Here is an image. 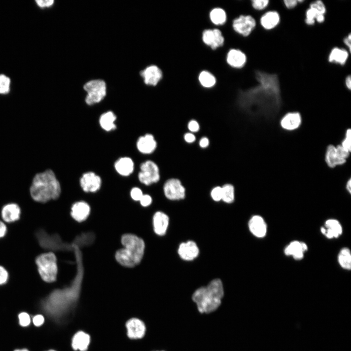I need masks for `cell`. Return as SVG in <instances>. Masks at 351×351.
Wrapping results in <instances>:
<instances>
[{
	"label": "cell",
	"instance_id": "8fae6325",
	"mask_svg": "<svg viewBox=\"0 0 351 351\" xmlns=\"http://www.w3.org/2000/svg\"><path fill=\"white\" fill-rule=\"evenodd\" d=\"M201 38L204 44L214 50L222 46L224 42L222 33L216 26L214 28L203 30Z\"/></svg>",
	"mask_w": 351,
	"mask_h": 351
},
{
	"label": "cell",
	"instance_id": "ba28073f",
	"mask_svg": "<svg viewBox=\"0 0 351 351\" xmlns=\"http://www.w3.org/2000/svg\"><path fill=\"white\" fill-rule=\"evenodd\" d=\"M256 26V21L251 14L240 15L232 22L234 31L240 36L247 38L254 32Z\"/></svg>",
	"mask_w": 351,
	"mask_h": 351
},
{
	"label": "cell",
	"instance_id": "484cf974",
	"mask_svg": "<svg viewBox=\"0 0 351 351\" xmlns=\"http://www.w3.org/2000/svg\"><path fill=\"white\" fill-rule=\"evenodd\" d=\"M114 166L116 171L120 175L128 176L134 171V163L129 157H122L116 161Z\"/></svg>",
	"mask_w": 351,
	"mask_h": 351
},
{
	"label": "cell",
	"instance_id": "ffe728a7",
	"mask_svg": "<svg viewBox=\"0 0 351 351\" xmlns=\"http://www.w3.org/2000/svg\"><path fill=\"white\" fill-rule=\"evenodd\" d=\"M249 228L252 234L257 237H263L267 233L266 224L259 215H254L250 219Z\"/></svg>",
	"mask_w": 351,
	"mask_h": 351
},
{
	"label": "cell",
	"instance_id": "816d5d0a",
	"mask_svg": "<svg viewBox=\"0 0 351 351\" xmlns=\"http://www.w3.org/2000/svg\"><path fill=\"white\" fill-rule=\"evenodd\" d=\"M343 43L348 48V51L351 52V34L349 33L343 39Z\"/></svg>",
	"mask_w": 351,
	"mask_h": 351
},
{
	"label": "cell",
	"instance_id": "7c38bea8",
	"mask_svg": "<svg viewBox=\"0 0 351 351\" xmlns=\"http://www.w3.org/2000/svg\"><path fill=\"white\" fill-rule=\"evenodd\" d=\"M21 213L20 205L10 202L2 206L0 211V219L6 224L15 223L20 220Z\"/></svg>",
	"mask_w": 351,
	"mask_h": 351
},
{
	"label": "cell",
	"instance_id": "4fadbf2b",
	"mask_svg": "<svg viewBox=\"0 0 351 351\" xmlns=\"http://www.w3.org/2000/svg\"><path fill=\"white\" fill-rule=\"evenodd\" d=\"M79 183L84 192L94 193L100 188L101 179L95 173L88 172L82 175L80 178Z\"/></svg>",
	"mask_w": 351,
	"mask_h": 351
},
{
	"label": "cell",
	"instance_id": "d4e9b609",
	"mask_svg": "<svg viewBox=\"0 0 351 351\" xmlns=\"http://www.w3.org/2000/svg\"><path fill=\"white\" fill-rule=\"evenodd\" d=\"M169 217L161 212H157L153 217L154 231L159 235L165 234L169 224Z\"/></svg>",
	"mask_w": 351,
	"mask_h": 351
},
{
	"label": "cell",
	"instance_id": "9a60e30c",
	"mask_svg": "<svg viewBox=\"0 0 351 351\" xmlns=\"http://www.w3.org/2000/svg\"><path fill=\"white\" fill-rule=\"evenodd\" d=\"M227 63L232 68L241 69L247 61L246 54L239 49L231 48L227 52L226 57Z\"/></svg>",
	"mask_w": 351,
	"mask_h": 351
},
{
	"label": "cell",
	"instance_id": "f546056e",
	"mask_svg": "<svg viewBox=\"0 0 351 351\" xmlns=\"http://www.w3.org/2000/svg\"><path fill=\"white\" fill-rule=\"evenodd\" d=\"M209 17L212 23L216 26L223 25L227 20L226 12L220 7L213 8L209 12Z\"/></svg>",
	"mask_w": 351,
	"mask_h": 351
},
{
	"label": "cell",
	"instance_id": "f1b7e54d",
	"mask_svg": "<svg viewBox=\"0 0 351 351\" xmlns=\"http://www.w3.org/2000/svg\"><path fill=\"white\" fill-rule=\"evenodd\" d=\"M116 118L117 117L113 112L108 111L100 116L99 119V125L106 131L114 130L117 127L115 123Z\"/></svg>",
	"mask_w": 351,
	"mask_h": 351
},
{
	"label": "cell",
	"instance_id": "4dcf8cb0",
	"mask_svg": "<svg viewBox=\"0 0 351 351\" xmlns=\"http://www.w3.org/2000/svg\"><path fill=\"white\" fill-rule=\"evenodd\" d=\"M198 80L201 86L205 88H212L216 83L215 77L211 73L206 70H202L199 73Z\"/></svg>",
	"mask_w": 351,
	"mask_h": 351
},
{
	"label": "cell",
	"instance_id": "5bb4252c",
	"mask_svg": "<svg viewBox=\"0 0 351 351\" xmlns=\"http://www.w3.org/2000/svg\"><path fill=\"white\" fill-rule=\"evenodd\" d=\"M140 75L146 85L154 87L158 84L163 76L161 69L155 64L146 67L140 72Z\"/></svg>",
	"mask_w": 351,
	"mask_h": 351
},
{
	"label": "cell",
	"instance_id": "7bdbcfd3",
	"mask_svg": "<svg viewBox=\"0 0 351 351\" xmlns=\"http://www.w3.org/2000/svg\"><path fill=\"white\" fill-rule=\"evenodd\" d=\"M130 195L133 200L139 201L143 194L140 188L134 187L131 190Z\"/></svg>",
	"mask_w": 351,
	"mask_h": 351
},
{
	"label": "cell",
	"instance_id": "9f6ffc18",
	"mask_svg": "<svg viewBox=\"0 0 351 351\" xmlns=\"http://www.w3.org/2000/svg\"><path fill=\"white\" fill-rule=\"evenodd\" d=\"M46 351H56V350H53V349H50V350H48Z\"/></svg>",
	"mask_w": 351,
	"mask_h": 351
},
{
	"label": "cell",
	"instance_id": "7402d4cb",
	"mask_svg": "<svg viewBox=\"0 0 351 351\" xmlns=\"http://www.w3.org/2000/svg\"><path fill=\"white\" fill-rule=\"evenodd\" d=\"M280 21V16L277 11L272 10L264 13L260 18L261 26L265 30H270L276 27Z\"/></svg>",
	"mask_w": 351,
	"mask_h": 351
},
{
	"label": "cell",
	"instance_id": "ee69618b",
	"mask_svg": "<svg viewBox=\"0 0 351 351\" xmlns=\"http://www.w3.org/2000/svg\"><path fill=\"white\" fill-rule=\"evenodd\" d=\"M32 318L33 324L36 327L41 326L45 322V317L42 314H37Z\"/></svg>",
	"mask_w": 351,
	"mask_h": 351
},
{
	"label": "cell",
	"instance_id": "f35d334b",
	"mask_svg": "<svg viewBox=\"0 0 351 351\" xmlns=\"http://www.w3.org/2000/svg\"><path fill=\"white\" fill-rule=\"evenodd\" d=\"M269 0H252L250 4L255 10L260 11L265 9L269 5Z\"/></svg>",
	"mask_w": 351,
	"mask_h": 351
},
{
	"label": "cell",
	"instance_id": "44dd1931",
	"mask_svg": "<svg viewBox=\"0 0 351 351\" xmlns=\"http://www.w3.org/2000/svg\"><path fill=\"white\" fill-rule=\"evenodd\" d=\"M90 207L86 202L80 201L75 203L71 207V214L76 221L82 222L88 216Z\"/></svg>",
	"mask_w": 351,
	"mask_h": 351
},
{
	"label": "cell",
	"instance_id": "60d3db41",
	"mask_svg": "<svg viewBox=\"0 0 351 351\" xmlns=\"http://www.w3.org/2000/svg\"><path fill=\"white\" fill-rule=\"evenodd\" d=\"M9 273L2 266L0 265V286L7 283L9 279Z\"/></svg>",
	"mask_w": 351,
	"mask_h": 351
},
{
	"label": "cell",
	"instance_id": "603a6c76",
	"mask_svg": "<svg viewBox=\"0 0 351 351\" xmlns=\"http://www.w3.org/2000/svg\"><path fill=\"white\" fill-rule=\"evenodd\" d=\"M307 249V246L305 243L293 241L285 248L284 253L286 255L292 256L295 260H300L303 257L304 253Z\"/></svg>",
	"mask_w": 351,
	"mask_h": 351
},
{
	"label": "cell",
	"instance_id": "836d02e7",
	"mask_svg": "<svg viewBox=\"0 0 351 351\" xmlns=\"http://www.w3.org/2000/svg\"><path fill=\"white\" fill-rule=\"evenodd\" d=\"M11 80L7 76L0 75V94H6L9 92Z\"/></svg>",
	"mask_w": 351,
	"mask_h": 351
},
{
	"label": "cell",
	"instance_id": "83f0119b",
	"mask_svg": "<svg viewBox=\"0 0 351 351\" xmlns=\"http://www.w3.org/2000/svg\"><path fill=\"white\" fill-rule=\"evenodd\" d=\"M349 53L348 50L344 48L335 47L329 53L328 61L331 63L344 65L348 59Z\"/></svg>",
	"mask_w": 351,
	"mask_h": 351
},
{
	"label": "cell",
	"instance_id": "c3c4849f",
	"mask_svg": "<svg viewBox=\"0 0 351 351\" xmlns=\"http://www.w3.org/2000/svg\"><path fill=\"white\" fill-rule=\"evenodd\" d=\"M7 232V224L0 219V239L4 237Z\"/></svg>",
	"mask_w": 351,
	"mask_h": 351
},
{
	"label": "cell",
	"instance_id": "1f68e13d",
	"mask_svg": "<svg viewBox=\"0 0 351 351\" xmlns=\"http://www.w3.org/2000/svg\"><path fill=\"white\" fill-rule=\"evenodd\" d=\"M338 261L340 266L346 270L351 268V255L350 250L347 248H343L338 255Z\"/></svg>",
	"mask_w": 351,
	"mask_h": 351
},
{
	"label": "cell",
	"instance_id": "11a10c76",
	"mask_svg": "<svg viewBox=\"0 0 351 351\" xmlns=\"http://www.w3.org/2000/svg\"><path fill=\"white\" fill-rule=\"evenodd\" d=\"M14 351H29V350L27 349L23 348L21 349H16Z\"/></svg>",
	"mask_w": 351,
	"mask_h": 351
},
{
	"label": "cell",
	"instance_id": "5b68a950",
	"mask_svg": "<svg viewBox=\"0 0 351 351\" xmlns=\"http://www.w3.org/2000/svg\"><path fill=\"white\" fill-rule=\"evenodd\" d=\"M38 273L43 281L51 284L57 279L58 268L57 257L51 251L42 253L35 259Z\"/></svg>",
	"mask_w": 351,
	"mask_h": 351
},
{
	"label": "cell",
	"instance_id": "d6a6232c",
	"mask_svg": "<svg viewBox=\"0 0 351 351\" xmlns=\"http://www.w3.org/2000/svg\"><path fill=\"white\" fill-rule=\"evenodd\" d=\"M222 187V200L225 203H231L234 200V187L229 183H225Z\"/></svg>",
	"mask_w": 351,
	"mask_h": 351
},
{
	"label": "cell",
	"instance_id": "cb8c5ba5",
	"mask_svg": "<svg viewBox=\"0 0 351 351\" xmlns=\"http://www.w3.org/2000/svg\"><path fill=\"white\" fill-rule=\"evenodd\" d=\"M321 233L328 238L338 237L342 233V228L338 221L334 219L326 221L325 228H321Z\"/></svg>",
	"mask_w": 351,
	"mask_h": 351
},
{
	"label": "cell",
	"instance_id": "ab89813d",
	"mask_svg": "<svg viewBox=\"0 0 351 351\" xmlns=\"http://www.w3.org/2000/svg\"><path fill=\"white\" fill-rule=\"evenodd\" d=\"M212 198L215 201L218 202L222 200V190L221 186H216L211 190L210 193Z\"/></svg>",
	"mask_w": 351,
	"mask_h": 351
},
{
	"label": "cell",
	"instance_id": "d6986e66",
	"mask_svg": "<svg viewBox=\"0 0 351 351\" xmlns=\"http://www.w3.org/2000/svg\"><path fill=\"white\" fill-rule=\"evenodd\" d=\"M178 254L185 260H192L198 255L199 249L195 242L188 241L179 245Z\"/></svg>",
	"mask_w": 351,
	"mask_h": 351
},
{
	"label": "cell",
	"instance_id": "2e32d148",
	"mask_svg": "<svg viewBox=\"0 0 351 351\" xmlns=\"http://www.w3.org/2000/svg\"><path fill=\"white\" fill-rule=\"evenodd\" d=\"M127 333L131 339L142 338L145 333L146 327L140 319L133 318L129 319L126 323Z\"/></svg>",
	"mask_w": 351,
	"mask_h": 351
},
{
	"label": "cell",
	"instance_id": "4316f807",
	"mask_svg": "<svg viewBox=\"0 0 351 351\" xmlns=\"http://www.w3.org/2000/svg\"><path fill=\"white\" fill-rule=\"evenodd\" d=\"M90 343L89 334L82 332H77L72 339V347L75 350L86 351Z\"/></svg>",
	"mask_w": 351,
	"mask_h": 351
},
{
	"label": "cell",
	"instance_id": "e575fe53",
	"mask_svg": "<svg viewBox=\"0 0 351 351\" xmlns=\"http://www.w3.org/2000/svg\"><path fill=\"white\" fill-rule=\"evenodd\" d=\"M319 15L314 9L308 8L306 11L305 22L308 25H312L315 22V19Z\"/></svg>",
	"mask_w": 351,
	"mask_h": 351
},
{
	"label": "cell",
	"instance_id": "f907efd6",
	"mask_svg": "<svg viewBox=\"0 0 351 351\" xmlns=\"http://www.w3.org/2000/svg\"><path fill=\"white\" fill-rule=\"evenodd\" d=\"M283 2L285 7L288 9L294 8L298 3V0H285Z\"/></svg>",
	"mask_w": 351,
	"mask_h": 351
},
{
	"label": "cell",
	"instance_id": "30bf717a",
	"mask_svg": "<svg viewBox=\"0 0 351 351\" xmlns=\"http://www.w3.org/2000/svg\"><path fill=\"white\" fill-rule=\"evenodd\" d=\"M163 192L167 198L178 200L185 198L186 189L181 180L176 177L168 179L163 185Z\"/></svg>",
	"mask_w": 351,
	"mask_h": 351
},
{
	"label": "cell",
	"instance_id": "7dc6e473",
	"mask_svg": "<svg viewBox=\"0 0 351 351\" xmlns=\"http://www.w3.org/2000/svg\"><path fill=\"white\" fill-rule=\"evenodd\" d=\"M36 2L39 7L44 8L52 6L54 1L53 0H36Z\"/></svg>",
	"mask_w": 351,
	"mask_h": 351
},
{
	"label": "cell",
	"instance_id": "d590c367",
	"mask_svg": "<svg viewBox=\"0 0 351 351\" xmlns=\"http://www.w3.org/2000/svg\"><path fill=\"white\" fill-rule=\"evenodd\" d=\"M309 7L314 9L319 15H325L326 12V6L321 0H317L311 2Z\"/></svg>",
	"mask_w": 351,
	"mask_h": 351
},
{
	"label": "cell",
	"instance_id": "9c48e42d",
	"mask_svg": "<svg viewBox=\"0 0 351 351\" xmlns=\"http://www.w3.org/2000/svg\"><path fill=\"white\" fill-rule=\"evenodd\" d=\"M350 153L343 149L340 144L336 146L331 144L326 149L325 160L328 167L335 168L345 164Z\"/></svg>",
	"mask_w": 351,
	"mask_h": 351
},
{
	"label": "cell",
	"instance_id": "8d00e7d4",
	"mask_svg": "<svg viewBox=\"0 0 351 351\" xmlns=\"http://www.w3.org/2000/svg\"><path fill=\"white\" fill-rule=\"evenodd\" d=\"M19 324L22 327H27L31 323V317L29 313L22 312L19 313L18 315Z\"/></svg>",
	"mask_w": 351,
	"mask_h": 351
},
{
	"label": "cell",
	"instance_id": "f5cc1de1",
	"mask_svg": "<svg viewBox=\"0 0 351 351\" xmlns=\"http://www.w3.org/2000/svg\"><path fill=\"white\" fill-rule=\"evenodd\" d=\"M345 84L347 89L350 90L351 89V77L350 75L346 77L345 80Z\"/></svg>",
	"mask_w": 351,
	"mask_h": 351
},
{
	"label": "cell",
	"instance_id": "74e56055",
	"mask_svg": "<svg viewBox=\"0 0 351 351\" xmlns=\"http://www.w3.org/2000/svg\"><path fill=\"white\" fill-rule=\"evenodd\" d=\"M341 146L345 150L349 152L351 151V129H348L345 134V137L343 139Z\"/></svg>",
	"mask_w": 351,
	"mask_h": 351
},
{
	"label": "cell",
	"instance_id": "681fc988",
	"mask_svg": "<svg viewBox=\"0 0 351 351\" xmlns=\"http://www.w3.org/2000/svg\"><path fill=\"white\" fill-rule=\"evenodd\" d=\"M209 144L210 140L206 136L202 137L198 142L199 147L202 149L207 148L209 146Z\"/></svg>",
	"mask_w": 351,
	"mask_h": 351
},
{
	"label": "cell",
	"instance_id": "277c9868",
	"mask_svg": "<svg viewBox=\"0 0 351 351\" xmlns=\"http://www.w3.org/2000/svg\"><path fill=\"white\" fill-rule=\"evenodd\" d=\"M121 243L124 248L117 251L115 257L117 261L127 267L139 264L144 254V241L135 234H127L122 235Z\"/></svg>",
	"mask_w": 351,
	"mask_h": 351
},
{
	"label": "cell",
	"instance_id": "f6af8a7d",
	"mask_svg": "<svg viewBox=\"0 0 351 351\" xmlns=\"http://www.w3.org/2000/svg\"><path fill=\"white\" fill-rule=\"evenodd\" d=\"M140 204L143 207L149 206L152 202V198L149 195H143L139 200Z\"/></svg>",
	"mask_w": 351,
	"mask_h": 351
},
{
	"label": "cell",
	"instance_id": "b9f144b4",
	"mask_svg": "<svg viewBox=\"0 0 351 351\" xmlns=\"http://www.w3.org/2000/svg\"><path fill=\"white\" fill-rule=\"evenodd\" d=\"M187 128L191 133H197L200 130V125L196 120L191 119L188 123Z\"/></svg>",
	"mask_w": 351,
	"mask_h": 351
},
{
	"label": "cell",
	"instance_id": "bcb514c9",
	"mask_svg": "<svg viewBox=\"0 0 351 351\" xmlns=\"http://www.w3.org/2000/svg\"><path fill=\"white\" fill-rule=\"evenodd\" d=\"M184 141L189 144H192L196 140V136L194 133L191 132H186L183 136Z\"/></svg>",
	"mask_w": 351,
	"mask_h": 351
},
{
	"label": "cell",
	"instance_id": "e0dca14e",
	"mask_svg": "<svg viewBox=\"0 0 351 351\" xmlns=\"http://www.w3.org/2000/svg\"><path fill=\"white\" fill-rule=\"evenodd\" d=\"M302 123V117L297 112H289L281 119L280 125L281 128L287 131H293L298 129Z\"/></svg>",
	"mask_w": 351,
	"mask_h": 351
},
{
	"label": "cell",
	"instance_id": "3957f363",
	"mask_svg": "<svg viewBox=\"0 0 351 351\" xmlns=\"http://www.w3.org/2000/svg\"><path fill=\"white\" fill-rule=\"evenodd\" d=\"M223 295L222 283L217 278L211 281L207 286L197 289L192 295V299L200 312L208 313L219 307Z\"/></svg>",
	"mask_w": 351,
	"mask_h": 351
},
{
	"label": "cell",
	"instance_id": "52a82bcc",
	"mask_svg": "<svg viewBox=\"0 0 351 351\" xmlns=\"http://www.w3.org/2000/svg\"><path fill=\"white\" fill-rule=\"evenodd\" d=\"M138 178L141 183L147 186L157 183L160 179L158 166L151 160L142 163L140 166Z\"/></svg>",
	"mask_w": 351,
	"mask_h": 351
},
{
	"label": "cell",
	"instance_id": "8992f818",
	"mask_svg": "<svg viewBox=\"0 0 351 351\" xmlns=\"http://www.w3.org/2000/svg\"><path fill=\"white\" fill-rule=\"evenodd\" d=\"M83 88L87 93L85 101L89 105L99 102L106 94V84L101 79L89 81L84 85Z\"/></svg>",
	"mask_w": 351,
	"mask_h": 351
},
{
	"label": "cell",
	"instance_id": "7a4b0ae2",
	"mask_svg": "<svg viewBox=\"0 0 351 351\" xmlns=\"http://www.w3.org/2000/svg\"><path fill=\"white\" fill-rule=\"evenodd\" d=\"M29 192L34 201L43 204L58 199L60 195L61 187L54 172L48 169L35 175Z\"/></svg>",
	"mask_w": 351,
	"mask_h": 351
},
{
	"label": "cell",
	"instance_id": "ac0fdd59",
	"mask_svg": "<svg viewBox=\"0 0 351 351\" xmlns=\"http://www.w3.org/2000/svg\"><path fill=\"white\" fill-rule=\"evenodd\" d=\"M136 147L141 153L146 155L150 154L156 150L157 142L152 134H146L138 138Z\"/></svg>",
	"mask_w": 351,
	"mask_h": 351
},
{
	"label": "cell",
	"instance_id": "6da1fadb",
	"mask_svg": "<svg viewBox=\"0 0 351 351\" xmlns=\"http://www.w3.org/2000/svg\"><path fill=\"white\" fill-rule=\"evenodd\" d=\"M257 84L245 89H238V102L251 114L268 119L275 117L282 105L280 86L275 74L256 70Z\"/></svg>",
	"mask_w": 351,
	"mask_h": 351
},
{
	"label": "cell",
	"instance_id": "db71d44e",
	"mask_svg": "<svg viewBox=\"0 0 351 351\" xmlns=\"http://www.w3.org/2000/svg\"><path fill=\"white\" fill-rule=\"evenodd\" d=\"M346 188L347 191L351 194V179L349 178L346 185Z\"/></svg>",
	"mask_w": 351,
	"mask_h": 351
}]
</instances>
